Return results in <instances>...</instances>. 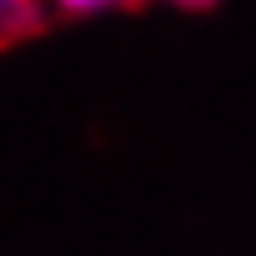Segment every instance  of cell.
Returning <instances> with one entry per match:
<instances>
[{
    "instance_id": "6da1fadb",
    "label": "cell",
    "mask_w": 256,
    "mask_h": 256,
    "mask_svg": "<svg viewBox=\"0 0 256 256\" xmlns=\"http://www.w3.org/2000/svg\"><path fill=\"white\" fill-rule=\"evenodd\" d=\"M38 0H0V42L28 33V28H38Z\"/></svg>"
},
{
    "instance_id": "7a4b0ae2",
    "label": "cell",
    "mask_w": 256,
    "mask_h": 256,
    "mask_svg": "<svg viewBox=\"0 0 256 256\" xmlns=\"http://www.w3.org/2000/svg\"><path fill=\"white\" fill-rule=\"evenodd\" d=\"M56 10L66 14H94V10H112V5H126V0H52Z\"/></svg>"
},
{
    "instance_id": "3957f363",
    "label": "cell",
    "mask_w": 256,
    "mask_h": 256,
    "mask_svg": "<svg viewBox=\"0 0 256 256\" xmlns=\"http://www.w3.org/2000/svg\"><path fill=\"white\" fill-rule=\"evenodd\" d=\"M172 5H210V0H172Z\"/></svg>"
}]
</instances>
